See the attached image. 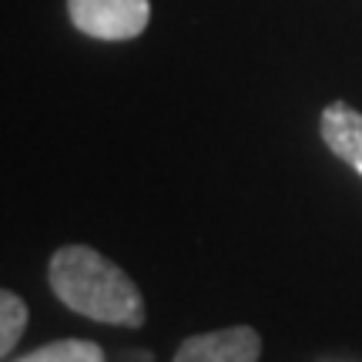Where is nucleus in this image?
<instances>
[{"label":"nucleus","mask_w":362,"mask_h":362,"mask_svg":"<svg viewBox=\"0 0 362 362\" xmlns=\"http://www.w3.org/2000/svg\"><path fill=\"white\" fill-rule=\"evenodd\" d=\"M51 288L67 309L107 325H144V298L124 269L88 245H67L51 259Z\"/></svg>","instance_id":"1"},{"label":"nucleus","mask_w":362,"mask_h":362,"mask_svg":"<svg viewBox=\"0 0 362 362\" xmlns=\"http://www.w3.org/2000/svg\"><path fill=\"white\" fill-rule=\"evenodd\" d=\"M67 13L81 34L98 40H131L151 21L148 0H67Z\"/></svg>","instance_id":"2"},{"label":"nucleus","mask_w":362,"mask_h":362,"mask_svg":"<svg viewBox=\"0 0 362 362\" xmlns=\"http://www.w3.org/2000/svg\"><path fill=\"white\" fill-rule=\"evenodd\" d=\"M262 339L248 325H232L181 342L175 362H259Z\"/></svg>","instance_id":"3"},{"label":"nucleus","mask_w":362,"mask_h":362,"mask_svg":"<svg viewBox=\"0 0 362 362\" xmlns=\"http://www.w3.org/2000/svg\"><path fill=\"white\" fill-rule=\"evenodd\" d=\"M322 141L329 144V151L339 155L346 165L362 175V115L346 101H332L322 111Z\"/></svg>","instance_id":"4"},{"label":"nucleus","mask_w":362,"mask_h":362,"mask_svg":"<svg viewBox=\"0 0 362 362\" xmlns=\"http://www.w3.org/2000/svg\"><path fill=\"white\" fill-rule=\"evenodd\" d=\"M17 362H104V352L98 342L88 339H57L51 346L27 352Z\"/></svg>","instance_id":"5"},{"label":"nucleus","mask_w":362,"mask_h":362,"mask_svg":"<svg viewBox=\"0 0 362 362\" xmlns=\"http://www.w3.org/2000/svg\"><path fill=\"white\" fill-rule=\"evenodd\" d=\"M24 325H27L24 298L0 288V356H7L17 346V339L24 336Z\"/></svg>","instance_id":"6"}]
</instances>
